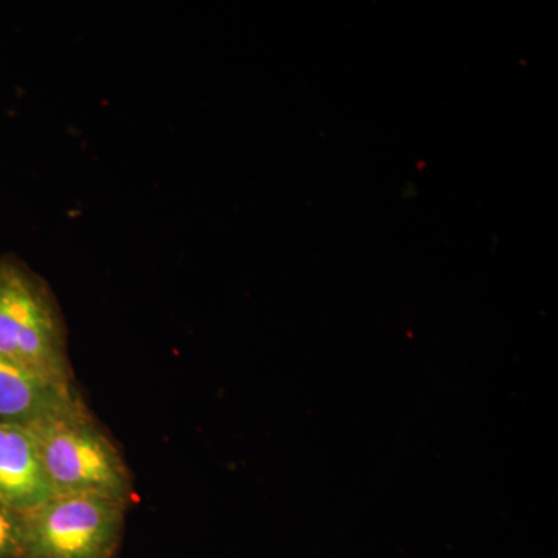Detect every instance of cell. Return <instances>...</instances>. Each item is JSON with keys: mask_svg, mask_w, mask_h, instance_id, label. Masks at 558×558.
<instances>
[{"mask_svg": "<svg viewBox=\"0 0 558 558\" xmlns=\"http://www.w3.org/2000/svg\"><path fill=\"white\" fill-rule=\"evenodd\" d=\"M0 357L72 384L64 326L43 279L20 260L0 258Z\"/></svg>", "mask_w": 558, "mask_h": 558, "instance_id": "cell-1", "label": "cell"}, {"mask_svg": "<svg viewBox=\"0 0 558 558\" xmlns=\"http://www.w3.org/2000/svg\"><path fill=\"white\" fill-rule=\"evenodd\" d=\"M32 435L53 495H90L128 508L130 470L87 411L32 429Z\"/></svg>", "mask_w": 558, "mask_h": 558, "instance_id": "cell-2", "label": "cell"}, {"mask_svg": "<svg viewBox=\"0 0 558 558\" xmlns=\"http://www.w3.org/2000/svg\"><path fill=\"white\" fill-rule=\"evenodd\" d=\"M126 506L90 495H53L24 515L22 558H112Z\"/></svg>", "mask_w": 558, "mask_h": 558, "instance_id": "cell-3", "label": "cell"}, {"mask_svg": "<svg viewBox=\"0 0 558 558\" xmlns=\"http://www.w3.org/2000/svg\"><path fill=\"white\" fill-rule=\"evenodd\" d=\"M86 411L72 384L0 357V424L32 432Z\"/></svg>", "mask_w": 558, "mask_h": 558, "instance_id": "cell-4", "label": "cell"}, {"mask_svg": "<svg viewBox=\"0 0 558 558\" xmlns=\"http://www.w3.org/2000/svg\"><path fill=\"white\" fill-rule=\"evenodd\" d=\"M50 497L31 429L0 424V505L25 515Z\"/></svg>", "mask_w": 558, "mask_h": 558, "instance_id": "cell-5", "label": "cell"}, {"mask_svg": "<svg viewBox=\"0 0 558 558\" xmlns=\"http://www.w3.org/2000/svg\"><path fill=\"white\" fill-rule=\"evenodd\" d=\"M24 515L0 505V558H22Z\"/></svg>", "mask_w": 558, "mask_h": 558, "instance_id": "cell-6", "label": "cell"}]
</instances>
